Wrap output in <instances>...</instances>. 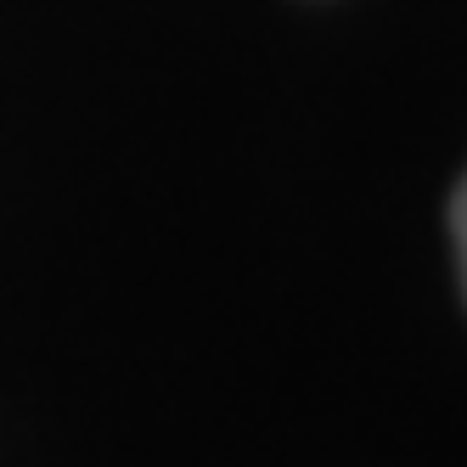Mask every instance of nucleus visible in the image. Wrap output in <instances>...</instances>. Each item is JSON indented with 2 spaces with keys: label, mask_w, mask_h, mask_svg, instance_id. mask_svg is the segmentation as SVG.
Returning <instances> with one entry per match:
<instances>
[{
  "label": "nucleus",
  "mask_w": 467,
  "mask_h": 467,
  "mask_svg": "<svg viewBox=\"0 0 467 467\" xmlns=\"http://www.w3.org/2000/svg\"><path fill=\"white\" fill-rule=\"evenodd\" d=\"M451 231H456V254H462V282H467V181L456 186V203H451Z\"/></svg>",
  "instance_id": "1"
}]
</instances>
